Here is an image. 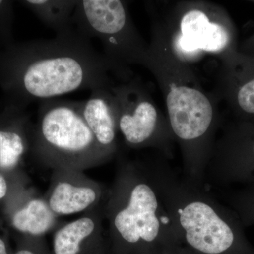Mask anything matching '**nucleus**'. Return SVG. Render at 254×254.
<instances>
[{
  "label": "nucleus",
  "instance_id": "obj_22",
  "mask_svg": "<svg viewBox=\"0 0 254 254\" xmlns=\"http://www.w3.org/2000/svg\"><path fill=\"white\" fill-rule=\"evenodd\" d=\"M163 254H198L195 252H192L191 250H189L187 247L184 246H180V247H175L173 250L168 251Z\"/></svg>",
  "mask_w": 254,
  "mask_h": 254
},
{
  "label": "nucleus",
  "instance_id": "obj_12",
  "mask_svg": "<svg viewBox=\"0 0 254 254\" xmlns=\"http://www.w3.org/2000/svg\"><path fill=\"white\" fill-rule=\"evenodd\" d=\"M0 215L10 235L21 236L46 237L64 222L53 213L44 196L31 187L16 195Z\"/></svg>",
  "mask_w": 254,
  "mask_h": 254
},
{
  "label": "nucleus",
  "instance_id": "obj_9",
  "mask_svg": "<svg viewBox=\"0 0 254 254\" xmlns=\"http://www.w3.org/2000/svg\"><path fill=\"white\" fill-rule=\"evenodd\" d=\"M209 182L223 189L254 186V120L222 122L205 172Z\"/></svg>",
  "mask_w": 254,
  "mask_h": 254
},
{
  "label": "nucleus",
  "instance_id": "obj_19",
  "mask_svg": "<svg viewBox=\"0 0 254 254\" xmlns=\"http://www.w3.org/2000/svg\"><path fill=\"white\" fill-rule=\"evenodd\" d=\"M15 242L14 254H52L46 237L10 235Z\"/></svg>",
  "mask_w": 254,
  "mask_h": 254
},
{
  "label": "nucleus",
  "instance_id": "obj_18",
  "mask_svg": "<svg viewBox=\"0 0 254 254\" xmlns=\"http://www.w3.org/2000/svg\"><path fill=\"white\" fill-rule=\"evenodd\" d=\"M29 179L22 170L5 173L0 170V212L16 195L27 188Z\"/></svg>",
  "mask_w": 254,
  "mask_h": 254
},
{
  "label": "nucleus",
  "instance_id": "obj_4",
  "mask_svg": "<svg viewBox=\"0 0 254 254\" xmlns=\"http://www.w3.org/2000/svg\"><path fill=\"white\" fill-rule=\"evenodd\" d=\"M125 76L75 28L30 43L21 53L18 83L26 100H45L79 90L112 88Z\"/></svg>",
  "mask_w": 254,
  "mask_h": 254
},
{
  "label": "nucleus",
  "instance_id": "obj_3",
  "mask_svg": "<svg viewBox=\"0 0 254 254\" xmlns=\"http://www.w3.org/2000/svg\"><path fill=\"white\" fill-rule=\"evenodd\" d=\"M168 159L149 162L182 245L198 254H254L246 227L231 208L170 168Z\"/></svg>",
  "mask_w": 254,
  "mask_h": 254
},
{
  "label": "nucleus",
  "instance_id": "obj_2",
  "mask_svg": "<svg viewBox=\"0 0 254 254\" xmlns=\"http://www.w3.org/2000/svg\"><path fill=\"white\" fill-rule=\"evenodd\" d=\"M104 204L110 254H163L182 246L149 162L119 153Z\"/></svg>",
  "mask_w": 254,
  "mask_h": 254
},
{
  "label": "nucleus",
  "instance_id": "obj_7",
  "mask_svg": "<svg viewBox=\"0 0 254 254\" xmlns=\"http://www.w3.org/2000/svg\"><path fill=\"white\" fill-rule=\"evenodd\" d=\"M73 23L82 36L101 43L103 56L124 76L133 77L131 65L144 66L148 44L132 21L126 1H77Z\"/></svg>",
  "mask_w": 254,
  "mask_h": 254
},
{
  "label": "nucleus",
  "instance_id": "obj_16",
  "mask_svg": "<svg viewBox=\"0 0 254 254\" xmlns=\"http://www.w3.org/2000/svg\"><path fill=\"white\" fill-rule=\"evenodd\" d=\"M37 17L57 33L68 34L75 30L73 14L77 1L73 0H28L25 1Z\"/></svg>",
  "mask_w": 254,
  "mask_h": 254
},
{
  "label": "nucleus",
  "instance_id": "obj_10",
  "mask_svg": "<svg viewBox=\"0 0 254 254\" xmlns=\"http://www.w3.org/2000/svg\"><path fill=\"white\" fill-rule=\"evenodd\" d=\"M108 190L83 171L53 170L50 187L43 195L53 213L59 217L85 213L105 204Z\"/></svg>",
  "mask_w": 254,
  "mask_h": 254
},
{
  "label": "nucleus",
  "instance_id": "obj_11",
  "mask_svg": "<svg viewBox=\"0 0 254 254\" xmlns=\"http://www.w3.org/2000/svg\"><path fill=\"white\" fill-rule=\"evenodd\" d=\"M219 61L217 96L226 103L234 120H254V56L237 50Z\"/></svg>",
  "mask_w": 254,
  "mask_h": 254
},
{
  "label": "nucleus",
  "instance_id": "obj_6",
  "mask_svg": "<svg viewBox=\"0 0 254 254\" xmlns=\"http://www.w3.org/2000/svg\"><path fill=\"white\" fill-rule=\"evenodd\" d=\"M30 150L37 163L53 170L83 172L115 158L97 141L82 116L79 102L67 100L41 102Z\"/></svg>",
  "mask_w": 254,
  "mask_h": 254
},
{
  "label": "nucleus",
  "instance_id": "obj_8",
  "mask_svg": "<svg viewBox=\"0 0 254 254\" xmlns=\"http://www.w3.org/2000/svg\"><path fill=\"white\" fill-rule=\"evenodd\" d=\"M118 105V131L131 149L153 148L170 160L175 138L166 115L158 108L144 84L136 78L112 88Z\"/></svg>",
  "mask_w": 254,
  "mask_h": 254
},
{
  "label": "nucleus",
  "instance_id": "obj_1",
  "mask_svg": "<svg viewBox=\"0 0 254 254\" xmlns=\"http://www.w3.org/2000/svg\"><path fill=\"white\" fill-rule=\"evenodd\" d=\"M144 67L163 96L170 129L182 159V176L205 187V172L222 120L218 97L205 91L193 68L173 54L152 26Z\"/></svg>",
  "mask_w": 254,
  "mask_h": 254
},
{
  "label": "nucleus",
  "instance_id": "obj_5",
  "mask_svg": "<svg viewBox=\"0 0 254 254\" xmlns=\"http://www.w3.org/2000/svg\"><path fill=\"white\" fill-rule=\"evenodd\" d=\"M167 4L163 16H153L152 26L182 63L192 68L205 58L215 57L219 60L238 50L236 26L220 5L205 0Z\"/></svg>",
  "mask_w": 254,
  "mask_h": 254
},
{
  "label": "nucleus",
  "instance_id": "obj_13",
  "mask_svg": "<svg viewBox=\"0 0 254 254\" xmlns=\"http://www.w3.org/2000/svg\"><path fill=\"white\" fill-rule=\"evenodd\" d=\"M104 205L63 222L53 232L52 254H105L109 251L104 235Z\"/></svg>",
  "mask_w": 254,
  "mask_h": 254
},
{
  "label": "nucleus",
  "instance_id": "obj_20",
  "mask_svg": "<svg viewBox=\"0 0 254 254\" xmlns=\"http://www.w3.org/2000/svg\"><path fill=\"white\" fill-rule=\"evenodd\" d=\"M9 236V229L0 215V254H14V250L10 247Z\"/></svg>",
  "mask_w": 254,
  "mask_h": 254
},
{
  "label": "nucleus",
  "instance_id": "obj_17",
  "mask_svg": "<svg viewBox=\"0 0 254 254\" xmlns=\"http://www.w3.org/2000/svg\"><path fill=\"white\" fill-rule=\"evenodd\" d=\"M221 190L222 199L238 215L244 226H254V186Z\"/></svg>",
  "mask_w": 254,
  "mask_h": 254
},
{
  "label": "nucleus",
  "instance_id": "obj_21",
  "mask_svg": "<svg viewBox=\"0 0 254 254\" xmlns=\"http://www.w3.org/2000/svg\"><path fill=\"white\" fill-rule=\"evenodd\" d=\"M238 51L245 55L254 56V34L247 38L242 44L239 45Z\"/></svg>",
  "mask_w": 254,
  "mask_h": 254
},
{
  "label": "nucleus",
  "instance_id": "obj_24",
  "mask_svg": "<svg viewBox=\"0 0 254 254\" xmlns=\"http://www.w3.org/2000/svg\"><path fill=\"white\" fill-rule=\"evenodd\" d=\"M1 3H2V1H0V5H1Z\"/></svg>",
  "mask_w": 254,
  "mask_h": 254
},
{
  "label": "nucleus",
  "instance_id": "obj_14",
  "mask_svg": "<svg viewBox=\"0 0 254 254\" xmlns=\"http://www.w3.org/2000/svg\"><path fill=\"white\" fill-rule=\"evenodd\" d=\"M79 105L82 116L98 143L117 158L120 153L118 105L112 88L93 90Z\"/></svg>",
  "mask_w": 254,
  "mask_h": 254
},
{
  "label": "nucleus",
  "instance_id": "obj_15",
  "mask_svg": "<svg viewBox=\"0 0 254 254\" xmlns=\"http://www.w3.org/2000/svg\"><path fill=\"white\" fill-rule=\"evenodd\" d=\"M32 128L22 122L0 127V170L5 173L21 170L23 155L31 148Z\"/></svg>",
  "mask_w": 254,
  "mask_h": 254
},
{
  "label": "nucleus",
  "instance_id": "obj_23",
  "mask_svg": "<svg viewBox=\"0 0 254 254\" xmlns=\"http://www.w3.org/2000/svg\"><path fill=\"white\" fill-rule=\"evenodd\" d=\"M110 254V252H109V251H108V252H107V253H106V254Z\"/></svg>",
  "mask_w": 254,
  "mask_h": 254
}]
</instances>
